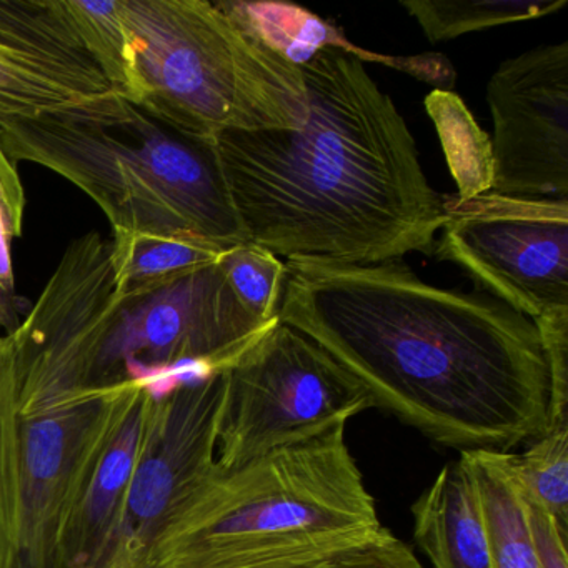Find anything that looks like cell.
Here are the masks:
<instances>
[{"label":"cell","mask_w":568,"mask_h":568,"mask_svg":"<svg viewBox=\"0 0 568 568\" xmlns=\"http://www.w3.org/2000/svg\"><path fill=\"white\" fill-rule=\"evenodd\" d=\"M414 538L434 568H495L474 477L462 458L438 471L410 507Z\"/></svg>","instance_id":"cell-14"},{"label":"cell","mask_w":568,"mask_h":568,"mask_svg":"<svg viewBox=\"0 0 568 568\" xmlns=\"http://www.w3.org/2000/svg\"><path fill=\"white\" fill-rule=\"evenodd\" d=\"M222 371L225 390L215 460L224 470L347 424L374 407L347 368L282 322Z\"/></svg>","instance_id":"cell-7"},{"label":"cell","mask_w":568,"mask_h":568,"mask_svg":"<svg viewBox=\"0 0 568 568\" xmlns=\"http://www.w3.org/2000/svg\"><path fill=\"white\" fill-rule=\"evenodd\" d=\"M312 568H425L414 550L390 530L354 550Z\"/></svg>","instance_id":"cell-25"},{"label":"cell","mask_w":568,"mask_h":568,"mask_svg":"<svg viewBox=\"0 0 568 568\" xmlns=\"http://www.w3.org/2000/svg\"><path fill=\"white\" fill-rule=\"evenodd\" d=\"M42 295L85 395L222 371L281 322L264 324L248 314L219 262L118 297L111 241L99 232L69 244Z\"/></svg>","instance_id":"cell-4"},{"label":"cell","mask_w":568,"mask_h":568,"mask_svg":"<svg viewBox=\"0 0 568 568\" xmlns=\"http://www.w3.org/2000/svg\"><path fill=\"white\" fill-rule=\"evenodd\" d=\"M138 45L142 111L214 142L229 131H297L307 121L301 64L219 2L121 0Z\"/></svg>","instance_id":"cell-6"},{"label":"cell","mask_w":568,"mask_h":568,"mask_svg":"<svg viewBox=\"0 0 568 568\" xmlns=\"http://www.w3.org/2000/svg\"><path fill=\"white\" fill-rule=\"evenodd\" d=\"M444 197L434 257L530 321L568 312V199Z\"/></svg>","instance_id":"cell-8"},{"label":"cell","mask_w":568,"mask_h":568,"mask_svg":"<svg viewBox=\"0 0 568 568\" xmlns=\"http://www.w3.org/2000/svg\"><path fill=\"white\" fill-rule=\"evenodd\" d=\"M550 375V428L568 424V312L534 322Z\"/></svg>","instance_id":"cell-24"},{"label":"cell","mask_w":568,"mask_h":568,"mask_svg":"<svg viewBox=\"0 0 568 568\" xmlns=\"http://www.w3.org/2000/svg\"><path fill=\"white\" fill-rule=\"evenodd\" d=\"M430 42L557 14L567 0H402Z\"/></svg>","instance_id":"cell-20"},{"label":"cell","mask_w":568,"mask_h":568,"mask_svg":"<svg viewBox=\"0 0 568 568\" xmlns=\"http://www.w3.org/2000/svg\"><path fill=\"white\" fill-rule=\"evenodd\" d=\"M224 371L152 392L144 442L118 520L91 568H154L155 545L172 510L217 467Z\"/></svg>","instance_id":"cell-9"},{"label":"cell","mask_w":568,"mask_h":568,"mask_svg":"<svg viewBox=\"0 0 568 568\" xmlns=\"http://www.w3.org/2000/svg\"><path fill=\"white\" fill-rule=\"evenodd\" d=\"M219 265L235 297L248 314L264 324L278 321L287 275L285 262L272 252L247 242L229 248Z\"/></svg>","instance_id":"cell-22"},{"label":"cell","mask_w":568,"mask_h":568,"mask_svg":"<svg viewBox=\"0 0 568 568\" xmlns=\"http://www.w3.org/2000/svg\"><path fill=\"white\" fill-rule=\"evenodd\" d=\"M59 8L112 92L141 108L144 84L138 45L125 22L121 0H59Z\"/></svg>","instance_id":"cell-17"},{"label":"cell","mask_w":568,"mask_h":568,"mask_svg":"<svg viewBox=\"0 0 568 568\" xmlns=\"http://www.w3.org/2000/svg\"><path fill=\"white\" fill-rule=\"evenodd\" d=\"M285 268L278 321L347 368L374 407L460 454H508L550 430L547 361L520 312L435 287L400 261Z\"/></svg>","instance_id":"cell-1"},{"label":"cell","mask_w":568,"mask_h":568,"mask_svg":"<svg viewBox=\"0 0 568 568\" xmlns=\"http://www.w3.org/2000/svg\"><path fill=\"white\" fill-rule=\"evenodd\" d=\"M225 248L189 235L114 234L111 262L118 297L142 294L217 264Z\"/></svg>","instance_id":"cell-16"},{"label":"cell","mask_w":568,"mask_h":568,"mask_svg":"<svg viewBox=\"0 0 568 568\" xmlns=\"http://www.w3.org/2000/svg\"><path fill=\"white\" fill-rule=\"evenodd\" d=\"M347 424L215 470L172 510L154 568H312L387 528L345 440Z\"/></svg>","instance_id":"cell-3"},{"label":"cell","mask_w":568,"mask_h":568,"mask_svg":"<svg viewBox=\"0 0 568 568\" xmlns=\"http://www.w3.org/2000/svg\"><path fill=\"white\" fill-rule=\"evenodd\" d=\"M487 102L491 192L568 199V41L501 62L488 81Z\"/></svg>","instance_id":"cell-11"},{"label":"cell","mask_w":568,"mask_h":568,"mask_svg":"<svg viewBox=\"0 0 568 568\" xmlns=\"http://www.w3.org/2000/svg\"><path fill=\"white\" fill-rule=\"evenodd\" d=\"M109 94L59 0H0V125Z\"/></svg>","instance_id":"cell-12"},{"label":"cell","mask_w":568,"mask_h":568,"mask_svg":"<svg viewBox=\"0 0 568 568\" xmlns=\"http://www.w3.org/2000/svg\"><path fill=\"white\" fill-rule=\"evenodd\" d=\"M448 171L462 201L491 192L495 164L491 139L475 121L465 102L454 92L432 91L425 98Z\"/></svg>","instance_id":"cell-18"},{"label":"cell","mask_w":568,"mask_h":568,"mask_svg":"<svg viewBox=\"0 0 568 568\" xmlns=\"http://www.w3.org/2000/svg\"><path fill=\"white\" fill-rule=\"evenodd\" d=\"M521 494L568 530V424L551 427L521 454H508Z\"/></svg>","instance_id":"cell-21"},{"label":"cell","mask_w":568,"mask_h":568,"mask_svg":"<svg viewBox=\"0 0 568 568\" xmlns=\"http://www.w3.org/2000/svg\"><path fill=\"white\" fill-rule=\"evenodd\" d=\"M151 400V388L141 385L85 478L65 527L62 541L64 568H91L118 520L138 467Z\"/></svg>","instance_id":"cell-13"},{"label":"cell","mask_w":568,"mask_h":568,"mask_svg":"<svg viewBox=\"0 0 568 568\" xmlns=\"http://www.w3.org/2000/svg\"><path fill=\"white\" fill-rule=\"evenodd\" d=\"M26 205L28 197L18 164L0 144V328L4 335L16 334L29 312L28 301L19 297L16 291L12 262V244L21 237Z\"/></svg>","instance_id":"cell-23"},{"label":"cell","mask_w":568,"mask_h":568,"mask_svg":"<svg viewBox=\"0 0 568 568\" xmlns=\"http://www.w3.org/2000/svg\"><path fill=\"white\" fill-rule=\"evenodd\" d=\"M301 68L308 95L301 129L214 139L247 241L287 261L375 265L434 254L444 197L390 95L338 49H321Z\"/></svg>","instance_id":"cell-2"},{"label":"cell","mask_w":568,"mask_h":568,"mask_svg":"<svg viewBox=\"0 0 568 568\" xmlns=\"http://www.w3.org/2000/svg\"><path fill=\"white\" fill-rule=\"evenodd\" d=\"M524 498L538 568H568V530L525 495Z\"/></svg>","instance_id":"cell-26"},{"label":"cell","mask_w":568,"mask_h":568,"mask_svg":"<svg viewBox=\"0 0 568 568\" xmlns=\"http://www.w3.org/2000/svg\"><path fill=\"white\" fill-rule=\"evenodd\" d=\"M139 387L21 412V525L12 568H64L72 508Z\"/></svg>","instance_id":"cell-10"},{"label":"cell","mask_w":568,"mask_h":568,"mask_svg":"<svg viewBox=\"0 0 568 568\" xmlns=\"http://www.w3.org/2000/svg\"><path fill=\"white\" fill-rule=\"evenodd\" d=\"M19 354L12 335L0 337V568H12L21 525V412Z\"/></svg>","instance_id":"cell-19"},{"label":"cell","mask_w":568,"mask_h":568,"mask_svg":"<svg viewBox=\"0 0 568 568\" xmlns=\"http://www.w3.org/2000/svg\"><path fill=\"white\" fill-rule=\"evenodd\" d=\"M508 454L462 452L460 458L477 487L495 568H538L527 504L508 464Z\"/></svg>","instance_id":"cell-15"},{"label":"cell","mask_w":568,"mask_h":568,"mask_svg":"<svg viewBox=\"0 0 568 568\" xmlns=\"http://www.w3.org/2000/svg\"><path fill=\"white\" fill-rule=\"evenodd\" d=\"M0 144L81 189L114 234L247 244L214 142L187 138L115 94L0 125Z\"/></svg>","instance_id":"cell-5"}]
</instances>
